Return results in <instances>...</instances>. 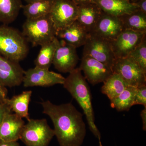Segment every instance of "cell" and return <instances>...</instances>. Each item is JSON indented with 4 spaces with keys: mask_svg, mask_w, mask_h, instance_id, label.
Wrapping results in <instances>:
<instances>
[{
    "mask_svg": "<svg viewBox=\"0 0 146 146\" xmlns=\"http://www.w3.org/2000/svg\"><path fill=\"white\" fill-rule=\"evenodd\" d=\"M28 3H29L34 2L37 1H41V0H25Z\"/></svg>",
    "mask_w": 146,
    "mask_h": 146,
    "instance_id": "obj_35",
    "label": "cell"
},
{
    "mask_svg": "<svg viewBox=\"0 0 146 146\" xmlns=\"http://www.w3.org/2000/svg\"><path fill=\"white\" fill-rule=\"evenodd\" d=\"M65 78L60 74L35 67L25 71L23 82L25 87H49L56 84H63Z\"/></svg>",
    "mask_w": 146,
    "mask_h": 146,
    "instance_id": "obj_9",
    "label": "cell"
},
{
    "mask_svg": "<svg viewBox=\"0 0 146 146\" xmlns=\"http://www.w3.org/2000/svg\"><path fill=\"white\" fill-rule=\"evenodd\" d=\"M25 124L20 140L26 146H48L54 131L45 119H30Z\"/></svg>",
    "mask_w": 146,
    "mask_h": 146,
    "instance_id": "obj_5",
    "label": "cell"
},
{
    "mask_svg": "<svg viewBox=\"0 0 146 146\" xmlns=\"http://www.w3.org/2000/svg\"><path fill=\"white\" fill-rule=\"evenodd\" d=\"M23 6L22 0H0V23L7 25L13 23Z\"/></svg>",
    "mask_w": 146,
    "mask_h": 146,
    "instance_id": "obj_21",
    "label": "cell"
},
{
    "mask_svg": "<svg viewBox=\"0 0 146 146\" xmlns=\"http://www.w3.org/2000/svg\"><path fill=\"white\" fill-rule=\"evenodd\" d=\"M129 1L130 3L132 4H135L136 3L138 2L139 1H141V0H128Z\"/></svg>",
    "mask_w": 146,
    "mask_h": 146,
    "instance_id": "obj_34",
    "label": "cell"
},
{
    "mask_svg": "<svg viewBox=\"0 0 146 146\" xmlns=\"http://www.w3.org/2000/svg\"><path fill=\"white\" fill-rule=\"evenodd\" d=\"M11 112L10 107L5 102L0 103V124L5 115Z\"/></svg>",
    "mask_w": 146,
    "mask_h": 146,
    "instance_id": "obj_28",
    "label": "cell"
},
{
    "mask_svg": "<svg viewBox=\"0 0 146 146\" xmlns=\"http://www.w3.org/2000/svg\"><path fill=\"white\" fill-rule=\"evenodd\" d=\"M56 32L50 14L39 18H27L22 32L33 46H41L50 42L56 36Z\"/></svg>",
    "mask_w": 146,
    "mask_h": 146,
    "instance_id": "obj_4",
    "label": "cell"
},
{
    "mask_svg": "<svg viewBox=\"0 0 146 146\" xmlns=\"http://www.w3.org/2000/svg\"><path fill=\"white\" fill-rule=\"evenodd\" d=\"M102 12L95 3L78 5L76 21L89 33L93 30Z\"/></svg>",
    "mask_w": 146,
    "mask_h": 146,
    "instance_id": "obj_18",
    "label": "cell"
},
{
    "mask_svg": "<svg viewBox=\"0 0 146 146\" xmlns=\"http://www.w3.org/2000/svg\"><path fill=\"white\" fill-rule=\"evenodd\" d=\"M60 44L56 36L50 42L41 46V48L35 60V67L49 69L52 64L55 53Z\"/></svg>",
    "mask_w": 146,
    "mask_h": 146,
    "instance_id": "obj_20",
    "label": "cell"
},
{
    "mask_svg": "<svg viewBox=\"0 0 146 146\" xmlns=\"http://www.w3.org/2000/svg\"><path fill=\"white\" fill-rule=\"evenodd\" d=\"M29 52L28 42L22 32L7 25L0 26V54L19 63L27 57Z\"/></svg>",
    "mask_w": 146,
    "mask_h": 146,
    "instance_id": "obj_3",
    "label": "cell"
},
{
    "mask_svg": "<svg viewBox=\"0 0 146 146\" xmlns=\"http://www.w3.org/2000/svg\"><path fill=\"white\" fill-rule=\"evenodd\" d=\"M63 85L82 108L92 133L96 138H101L100 132L95 124L90 87L79 68L69 73Z\"/></svg>",
    "mask_w": 146,
    "mask_h": 146,
    "instance_id": "obj_2",
    "label": "cell"
},
{
    "mask_svg": "<svg viewBox=\"0 0 146 146\" xmlns=\"http://www.w3.org/2000/svg\"><path fill=\"white\" fill-rule=\"evenodd\" d=\"M134 4L138 7L139 10L146 14V0H141Z\"/></svg>",
    "mask_w": 146,
    "mask_h": 146,
    "instance_id": "obj_30",
    "label": "cell"
},
{
    "mask_svg": "<svg viewBox=\"0 0 146 146\" xmlns=\"http://www.w3.org/2000/svg\"><path fill=\"white\" fill-rule=\"evenodd\" d=\"M103 83L102 93L106 95L110 101L117 97L129 86L119 74L115 73H113Z\"/></svg>",
    "mask_w": 146,
    "mask_h": 146,
    "instance_id": "obj_22",
    "label": "cell"
},
{
    "mask_svg": "<svg viewBox=\"0 0 146 146\" xmlns=\"http://www.w3.org/2000/svg\"><path fill=\"white\" fill-rule=\"evenodd\" d=\"M146 36L145 33L124 29L116 39L110 42L115 59L128 56Z\"/></svg>",
    "mask_w": 146,
    "mask_h": 146,
    "instance_id": "obj_10",
    "label": "cell"
},
{
    "mask_svg": "<svg viewBox=\"0 0 146 146\" xmlns=\"http://www.w3.org/2000/svg\"><path fill=\"white\" fill-rule=\"evenodd\" d=\"M95 3L103 12L117 17L139 10L135 4L128 0H96Z\"/></svg>",
    "mask_w": 146,
    "mask_h": 146,
    "instance_id": "obj_17",
    "label": "cell"
},
{
    "mask_svg": "<svg viewBox=\"0 0 146 146\" xmlns=\"http://www.w3.org/2000/svg\"><path fill=\"white\" fill-rule=\"evenodd\" d=\"M99 140V146H103L102 144V143L101 141V138H98Z\"/></svg>",
    "mask_w": 146,
    "mask_h": 146,
    "instance_id": "obj_36",
    "label": "cell"
},
{
    "mask_svg": "<svg viewBox=\"0 0 146 146\" xmlns=\"http://www.w3.org/2000/svg\"><path fill=\"white\" fill-rule=\"evenodd\" d=\"M124 29L119 18L102 12L93 30V33L108 41H114Z\"/></svg>",
    "mask_w": 146,
    "mask_h": 146,
    "instance_id": "obj_12",
    "label": "cell"
},
{
    "mask_svg": "<svg viewBox=\"0 0 146 146\" xmlns=\"http://www.w3.org/2000/svg\"><path fill=\"white\" fill-rule=\"evenodd\" d=\"M78 6L72 0H53L50 13L57 31L76 21Z\"/></svg>",
    "mask_w": 146,
    "mask_h": 146,
    "instance_id": "obj_8",
    "label": "cell"
},
{
    "mask_svg": "<svg viewBox=\"0 0 146 146\" xmlns=\"http://www.w3.org/2000/svg\"><path fill=\"white\" fill-rule=\"evenodd\" d=\"M127 56L132 58L146 72V36L141 44Z\"/></svg>",
    "mask_w": 146,
    "mask_h": 146,
    "instance_id": "obj_26",
    "label": "cell"
},
{
    "mask_svg": "<svg viewBox=\"0 0 146 146\" xmlns=\"http://www.w3.org/2000/svg\"><path fill=\"white\" fill-rule=\"evenodd\" d=\"M89 33L86 29L76 21L70 25L58 31L56 36L66 44L77 48L84 45Z\"/></svg>",
    "mask_w": 146,
    "mask_h": 146,
    "instance_id": "obj_16",
    "label": "cell"
},
{
    "mask_svg": "<svg viewBox=\"0 0 146 146\" xmlns=\"http://www.w3.org/2000/svg\"><path fill=\"white\" fill-rule=\"evenodd\" d=\"M137 88L134 86H128L117 97L110 101L111 107L119 112L129 111L131 108L134 106Z\"/></svg>",
    "mask_w": 146,
    "mask_h": 146,
    "instance_id": "obj_25",
    "label": "cell"
},
{
    "mask_svg": "<svg viewBox=\"0 0 146 146\" xmlns=\"http://www.w3.org/2000/svg\"><path fill=\"white\" fill-rule=\"evenodd\" d=\"M79 68L93 85L104 82L113 74L111 68L89 56H83Z\"/></svg>",
    "mask_w": 146,
    "mask_h": 146,
    "instance_id": "obj_11",
    "label": "cell"
},
{
    "mask_svg": "<svg viewBox=\"0 0 146 146\" xmlns=\"http://www.w3.org/2000/svg\"><path fill=\"white\" fill-rule=\"evenodd\" d=\"M89 56L112 68L115 59L110 41L89 33L84 45L83 56Z\"/></svg>",
    "mask_w": 146,
    "mask_h": 146,
    "instance_id": "obj_7",
    "label": "cell"
},
{
    "mask_svg": "<svg viewBox=\"0 0 146 146\" xmlns=\"http://www.w3.org/2000/svg\"><path fill=\"white\" fill-rule=\"evenodd\" d=\"M76 47L61 41L53 60L55 68L62 73H70L75 69L79 58Z\"/></svg>",
    "mask_w": 146,
    "mask_h": 146,
    "instance_id": "obj_13",
    "label": "cell"
},
{
    "mask_svg": "<svg viewBox=\"0 0 146 146\" xmlns=\"http://www.w3.org/2000/svg\"><path fill=\"white\" fill-rule=\"evenodd\" d=\"M141 119L143 122V129L144 131L146 130V108H144L141 113Z\"/></svg>",
    "mask_w": 146,
    "mask_h": 146,
    "instance_id": "obj_32",
    "label": "cell"
},
{
    "mask_svg": "<svg viewBox=\"0 0 146 146\" xmlns=\"http://www.w3.org/2000/svg\"><path fill=\"white\" fill-rule=\"evenodd\" d=\"M41 104L43 113L52 121L60 146H81L86 131L82 113L71 102L56 105L46 100Z\"/></svg>",
    "mask_w": 146,
    "mask_h": 146,
    "instance_id": "obj_1",
    "label": "cell"
},
{
    "mask_svg": "<svg viewBox=\"0 0 146 146\" xmlns=\"http://www.w3.org/2000/svg\"><path fill=\"white\" fill-rule=\"evenodd\" d=\"M111 69L129 86L138 87L146 84V72L129 56L116 58Z\"/></svg>",
    "mask_w": 146,
    "mask_h": 146,
    "instance_id": "obj_6",
    "label": "cell"
},
{
    "mask_svg": "<svg viewBox=\"0 0 146 146\" xmlns=\"http://www.w3.org/2000/svg\"><path fill=\"white\" fill-rule=\"evenodd\" d=\"M7 88L0 85V103L5 102V100L7 98L8 90Z\"/></svg>",
    "mask_w": 146,
    "mask_h": 146,
    "instance_id": "obj_29",
    "label": "cell"
},
{
    "mask_svg": "<svg viewBox=\"0 0 146 146\" xmlns=\"http://www.w3.org/2000/svg\"><path fill=\"white\" fill-rule=\"evenodd\" d=\"M24 72L19 63L0 54V85L10 88L20 86L23 82Z\"/></svg>",
    "mask_w": 146,
    "mask_h": 146,
    "instance_id": "obj_14",
    "label": "cell"
},
{
    "mask_svg": "<svg viewBox=\"0 0 146 146\" xmlns=\"http://www.w3.org/2000/svg\"><path fill=\"white\" fill-rule=\"evenodd\" d=\"M25 124L23 118L15 113H7L0 124V140L17 141L20 140Z\"/></svg>",
    "mask_w": 146,
    "mask_h": 146,
    "instance_id": "obj_15",
    "label": "cell"
},
{
    "mask_svg": "<svg viewBox=\"0 0 146 146\" xmlns=\"http://www.w3.org/2000/svg\"><path fill=\"white\" fill-rule=\"evenodd\" d=\"M133 105H142L146 108V84L137 87Z\"/></svg>",
    "mask_w": 146,
    "mask_h": 146,
    "instance_id": "obj_27",
    "label": "cell"
},
{
    "mask_svg": "<svg viewBox=\"0 0 146 146\" xmlns=\"http://www.w3.org/2000/svg\"><path fill=\"white\" fill-rule=\"evenodd\" d=\"M78 6L86 4L95 3L96 0H72Z\"/></svg>",
    "mask_w": 146,
    "mask_h": 146,
    "instance_id": "obj_33",
    "label": "cell"
},
{
    "mask_svg": "<svg viewBox=\"0 0 146 146\" xmlns=\"http://www.w3.org/2000/svg\"><path fill=\"white\" fill-rule=\"evenodd\" d=\"M53 0H41L23 5V13L27 19L40 18L50 14Z\"/></svg>",
    "mask_w": 146,
    "mask_h": 146,
    "instance_id": "obj_24",
    "label": "cell"
},
{
    "mask_svg": "<svg viewBox=\"0 0 146 146\" xmlns=\"http://www.w3.org/2000/svg\"><path fill=\"white\" fill-rule=\"evenodd\" d=\"M124 29L146 33V14L139 10L119 17Z\"/></svg>",
    "mask_w": 146,
    "mask_h": 146,
    "instance_id": "obj_23",
    "label": "cell"
},
{
    "mask_svg": "<svg viewBox=\"0 0 146 146\" xmlns=\"http://www.w3.org/2000/svg\"><path fill=\"white\" fill-rule=\"evenodd\" d=\"M32 94L31 91H23L21 94L14 96L11 99L8 98L5 102L10 107L12 112L27 121L30 119L29 113V107Z\"/></svg>",
    "mask_w": 146,
    "mask_h": 146,
    "instance_id": "obj_19",
    "label": "cell"
},
{
    "mask_svg": "<svg viewBox=\"0 0 146 146\" xmlns=\"http://www.w3.org/2000/svg\"><path fill=\"white\" fill-rule=\"evenodd\" d=\"M0 146H20L17 141H5L0 140Z\"/></svg>",
    "mask_w": 146,
    "mask_h": 146,
    "instance_id": "obj_31",
    "label": "cell"
}]
</instances>
